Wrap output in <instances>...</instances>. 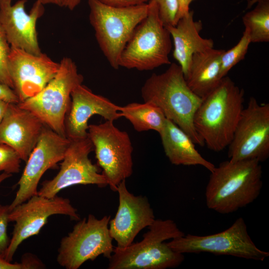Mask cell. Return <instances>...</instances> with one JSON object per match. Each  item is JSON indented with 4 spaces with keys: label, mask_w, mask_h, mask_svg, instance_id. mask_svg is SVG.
Returning a JSON list of instances; mask_svg holds the SVG:
<instances>
[{
    "label": "cell",
    "mask_w": 269,
    "mask_h": 269,
    "mask_svg": "<svg viewBox=\"0 0 269 269\" xmlns=\"http://www.w3.org/2000/svg\"><path fill=\"white\" fill-rule=\"evenodd\" d=\"M0 269H26V268L21 262L11 263L7 261L2 256H0Z\"/></svg>",
    "instance_id": "obj_33"
},
{
    "label": "cell",
    "mask_w": 269,
    "mask_h": 269,
    "mask_svg": "<svg viewBox=\"0 0 269 269\" xmlns=\"http://www.w3.org/2000/svg\"><path fill=\"white\" fill-rule=\"evenodd\" d=\"M262 178V165L257 160L221 162L211 172L206 188L207 207L226 214L247 206L259 196Z\"/></svg>",
    "instance_id": "obj_2"
},
{
    "label": "cell",
    "mask_w": 269,
    "mask_h": 269,
    "mask_svg": "<svg viewBox=\"0 0 269 269\" xmlns=\"http://www.w3.org/2000/svg\"><path fill=\"white\" fill-rule=\"evenodd\" d=\"M146 17L136 26L124 48L119 67L149 71L170 65L171 35L160 19L157 5L149 0Z\"/></svg>",
    "instance_id": "obj_6"
},
{
    "label": "cell",
    "mask_w": 269,
    "mask_h": 269,
    "mask_svg": "<svg viewBox=\"0 0 269 269\" xmlns=\"http://www.w3.org/2000/svg\"><path fill=\"white\" fill-rule=\"evenodd\" d=\"M59 66L45 53L35 55L10 46L8 71L19 102L41 91L56 75Z\"/></svg>",
    "instance_id": "obj_15"
},
{
    "label": "cell",
    "mask_w": 269,
    "mask_h": 269,
    "mask_svg": "<svg viewBox=\"0 0 269 269\" xmlns=\"http://www.w3.org/2000/svg\"><path fill=\"white\" fill-rule=\"evenodd\" d=\"M242 19L251 43L269 42V0H259Z\"/></svg>",
    "instance_id": "obj_24"
},
{
    "label": "cell",
    "mask_w": 269,
    "mask_h": 269,
    "mask_svg": "<svg viewBox=\"0 0 269 269\" xmlns=\"http://www.w3.org/2000/svg\"><path fill=\"white\" fill-rule=\"evenodd\" d=\"M71 140L47 126L44 127L37 143L29 156L22 174L18 181V190L9 207L17 205L37 194V187L43 174L61 161Z\"/></svg>",
    "instance_id": "obj_14"
},
{
    "label": "cell",
    "mask_w": 269,
    "mask_h": 269,
    "mask_svg": "<svg viewBox=\"0 0 269 269\" xmlns=\"http://www.w3.org/2000/svg\"><path fill=\"white\" fill-rule=\"evenodd\" d=\"M11 2L12 0H0V31L10 46L35 55L41 54L36 27L45 12L44 5L36 0L27 13V0H18L14 4Z\"/></svg>",
    "instance_id": "obj_16"
},
{
    "label": "cell",
    "mask_w": 269,
    "mask_h": 269,
    "mask_svg": "<svg viewBox=\"0 0 269 269\" xmlns=\"http://www.w3.org/2000/svg\"><path fill=\"white\" fill-rule=\"evenodd\" d=\"M178 3L179 10L177 15L178 20L185 13L189 11V5L194 0H177Z\"/></svg>",
    "instance_id": "obj_34"
},
{
    "label": "cell",
    "mask_w": 269,
    "mask_h": 269,
    "mask_svg": "<svg viewBox=\"0 0 269 269\" xmlns=\"http://www.w3.org/2000/svg\"><path fill=\"white\" fill-rule=\"evenodd\" d=\"M93 149L88 136L71 140L58 173L52 179L42 182L37 194L52 198L62 190L73 185L93 184L101 188L108 185L106 177L100 173L98 166L89 157Z\"/></svg>",
    "instance_id": "obj_13"
},
{
    "label": "cell",
    "mask_w": 269,
    "mask_h": 269,
    "mask_svg": "<svg viewBox=\"0 0 269 269\" xmlns=\"http://www.w3.org/2000/svg\"><path fill=\"white\" fill-rule=\"evenodd\" d=\"M12 176L11 174L6 173L5 172H2L0 173V185L5 180L10 177Z\"/></svg>",
    "instance_id": "obj_38"
},
{
    "label": "cell",
    "mask_w": 269,
    "mask_h": 269,
    "mask_svg": "<svg viewBox=\"0 0 269 269\" xmlns=\"http://www.w3.org/2000/svg\"><path fill=\"white\" fill-rule=\"evenodd\" d=\"M9 213V205L0 204V256L3 257L10 242L7 235Z\"/></svg>",
    "instance_id": "obj_29"
},
{
    "label": "cell",
    "mask_w": 269,
    "mask_h": 269,
    "mask_svg": "<svg viewBox=\"0 0 269 269\" xmlns=\"http://www.w3.org/2000/svg\"><path fill=\"white\" fill-rule=\"evenodd\" d=\"M80 1L81 0H64L63 6L72 10L79 5Z\"/></svg>",
    "instance_id": "obj_35"
},
{
    "label": "cell",
    "mask_w": 269,
    "mask_h": 269,
    "mask_svg": "<svg viewBox=\"0 0 269 269\" xmlns=\"http://www.w3.org/2000/svg\"><path fill=\"white\" fill-rule=\"evenodd\" d=\"M45 125L30 111L9 103L0 123V143L13 148L26 161Z\"/></svg>",
    "instance_id": "obj_19"
},
{
    "label": "cell",
    "mask_w": 269,
    "mask_h": 269,
    "mask_svg": "<svg viewBox=\"0 0 269 269\" xmlns=\"http://www.w3.org/2000/svg\"><path fill=\"white\" fill-rule=\"evenodd\" d=\"M71 98L64 123L66 136L71 140L88 137V120L93 116L100 115L113 122L122 117L120 106L82 84L73 90Z\"/></svg>",
    "instance_id": "obj_18"
},
{
    "label": "cell",
    "mask_w": 269,
    "mask_h": 269,
    "mask_svg": "<svg viewBox=\"0 0 269 269\" xmlns=\"http://www.w3.org/2000/svg\"><path fill=\"white\" fill-rule=\"evenodd\" d=\"M101 2L114 7H129L147 3L150 0H98Z\"/></svg>",
    "instance_id": "obj_32"
},
{
    "label": "cell",
    "mask_w": 269,
    "mask_h": 269,
    "mask_svg": "<svg viewBox=\"0 0 269 269\" xmlns=\"http://www.w3.org/2000/svg\"><path fill=\"white\" fill-rule=\"evenodd\" d=\"M119 206L115 217L109 222V232L117 247L133 243L138 233L155 220L153 209L146 196H135L128 190L126 180L118 185Z\"/></svg>",
    "instance_id": "obj_17"
},
{
    "label": "cell",
    "mask_w": 269,
    "mask_h": 269,
    "mask_svg": "<svg viewBox=\"0 0 269 269\" xmlns=\"http://www.w3.org/2000/svg\"><path fill=\"white\" fill-rule=\"evenodd\" d=\"M232 161L254 159L263 162L269 156V104L250 98L244 108L228 145Z\"/></svg>",
    "instance_id": "obj_12"
},
{
    "label": "cell",
    "mask_w": 269,
    "mask_h": 269,
    "mask_svg": "<svg viewBox=\"0 0 269 269\" xmlns=\"http://www.w3.org/2000/svg\"><path fill=\"white\" fill-rule=\"evenodd\" d=\"M21 158L10 146L0 143V172L17 173L20 170Z\"/></svg>",
    "instance_id": "obj_26"
},
{
    "label": "cell",
    "mask_w": 269,
    "mask_h": 269,
    "mask_svg": "<svg viewBox=\"0 0 269 269\" xmlns=\"http://www.w3.org/2000/svg\"><path fill=\"white\" fill-rule=\"evenodd\" d=\"M138 242L121 248L116 247L109 259V269H166L174 268L184 260L183 254L164 242L184 235L170 219H155Z\"/></svg>",
    "instance_id": "obj_4"
},
{
    "label": "cell",
    "mask_w": 269,
    "mask_h": 269,
    "mask_svg": "<svg viewBox=\"0 0 269 269\" xmlns=\"http://www.w3.org/2000/svg\"><path fill=\"white\" fill-rule=\"evenodd\" d=\"M88 136L102 174L110 188L116 192L120 182L133 173V147L129 134L116 127L114 122L106 121L89 125Z\"/></svg>",
    "instance_id": "obj_10"
},
{
    "label": "cell",
    "mask_w": 269,
    "mask_h": 269,
    "mask_svg": "<svg viewBox=\"0 0 269 269\" xmlns=\"http://www.w3.org/2000/svg\"><path fill=\"white\" fill-rule=\"evenodd\" d=\"M25 266L26 269H40L45 268L44 264L35 255L26 253L21 257L20 261Z\"/></svg>",
    "instance_id": "obj_30"
},
{
    "label": "cell",
    "mask_w": 269,
    "mask_h": 269,
    "mask_svg": "<svg viewBox=\"0 0 269 269\" xmlns=\"http://www.w3.org/2000/svg\"><path fill=\"white\" fill-rule=\"evenodd\" d=\"M157 7L159 17L165 26L176 24L179 6L177 0H150Z\"/></svg>",
    "instance_id": "obj_27"
},
{
    "label": "cell",
    "mask_w": 269,
    "mask_h": 269,
    "mask_svg": "<svg viewBox=\"0 0 269 269\" xmlns=\"http://www.w3.org/2000/svg\"><path fill=\"white\" fill-rule=\"evenodd\" d=\"M0 99L8 103L18 104V97L8 86L0 82Z\"/></svg>",
    "instance_id": "obj_31"
},
{
    "label": "cell",
    "mask_w": 269,
    "mask_h": 269,
    "mask_svg": "<svg viewBox=\"0 0 269 269\" xmlns=\"http://www.w3.org/2000/svg\"><path fill=\"white\" fill-rule=\"evenodd\" d=\"M159 134L165 155L172 164L200 165L210 172L215 168V165L196 149L190 137L172 121L166 119Z\"/></svg>",
    "instance_id": "obj_22"
},
{
    "label": "cell",
    "mask_w": 269,
    "mask_h": 269,
    "mask_svg": "<svg viewBox=\"0 0 269 269\" xmlns=\"http://www.w3.org/2000/svg\"><path fill=\"white\" fill-rule=\"evenodd\" d=\"M110 216L101 219L89 214L79 220L72 230L61 240L56 260L66 269H78L87 261L100 255L108 259L114 247L109 229Z\"/></svg>",
    "instance_id": "obj_8"
},
{
    "label": "cell",
    "mask_w": 269,
    "mask_h": 269,
    "mask_svg": "<svg viewBox=\"0 0 269 269\" xmlns=\"http://www.w3.org/2000/svg\"><path fill=\"white\" fill-rule=\"evenodd\" d=\"M120 112L138 132L153 130L159 134L166 120L161 109L149 102L131 103L120 106Z\"/></svg>",
    "instance_id": "obj_23"
},
{
    "label": "cell",
    "mask_w": 269,
    "mask_h": 269,
    "mask_svg": "<svg viewBox=\"0 0 269 269\" xmlns=\"http://www.w3.org/2000/svg\"><path fill=\"white\" fill-rule=\"evenodd\" d=\"M165 27L173 39V56L185 77L193 54L213 48L214 42L200 36L202 23L200 20H194L193 11L183 15L175 25Z\"/></svg>",
    "instance_id": "obj_20"
},
{
    "label": "cell",
    "mask_w": 269,
    "mask_h": 269,
    "mask_svg": "<svg viewBox=\"0 0 269 269\" xmlns=\"http://www.w3.org/2000/svg\"><path fill=\"white\" fill-rule=\"evenodd\" d=\"M251 43L249 34L245 30L236 45L227 51L224 50L221 57V78L226 76L234 66L244 59Z\"/></svg>",
    "instance_id": "obj_25"
},
{
    "label": "cell",
    "mask_w": 269,
    "mask_h": 269,
    "mask_svg": "<svg viewBox=\"0 0 269 269\" xmlns=\"http://www.w3.org/2000/svg\"><path fill=\"white\" fill-rule=\"evenodd\" d=\"M244 91L229 77L204 98L193 118L195 130L210 150L220 152L230 143L244 109Z\"/></svg>",
    "instance_id": "obj_1"
},
{
    "label": "cell",
    "mask_w": 269,
    "mask_h": 269,
    "mask_svg": "<svg viewBox=\"0 0 269 269\" xmlns=\"http://www.w3.org/2000/svg\"><path fill=\"white\" fill-rule=\"evenodd\" d=\"M259 0H248L247 3V8H251L255 3H256Z\"/></svg>",
    "instance_id": "obj_39"
},
{
    "label": "cell",
    "mask_w": 269,
    "mask_h": 269,
    "mask_svg": "<svg viewBox=\"0 0 269 269\" xmlns=\"http://www.w3.org/2000/svg\"><path fill=\"white\" fill-rule=\"evenodd\" d=\"M224 51L212 48L192 57L185 78L191 91L202 99L214 90L222 79L221 57Z\"/></svg>",
    "instance_id": "obj_21"
},
{
    "label": "cell",
    "mask_w": 269,
    "mask_h": 269,
    "mask_svg": "<svg viewBox=\"0 0 269 269\" xmlns=\"http://www.w3.org/2000/svg\"><path fill=\"white\" fill-rule=\"evenodd\" d=\"M77 211L69 199L57 195L46 198L36 194L17 205L9 214V221L15 224L3 258L11 262L19 246L28 238L38 234L49 217L63 215L79 221L80 217Z\"/></svg>",
    "instance_id": "obj_11"
},
{
    "label": "cell",
    "mask_w": 269,
    "mask_h": 269,
    "mask_svg": "<svg viewBox=\"0 0 269 269\" xmlns=\"http://www.w3.org/2000/svg\"><path fill=\"white\" fill-rule=\"evenodd\" d=\"M44 5L46 4H54L59 6H63L64 0H39Z\"/></svg>",
    "instance_id": "obj_37"
},
{
    "label": "cell",
    "mask_w": 269,
    "mask_h": 269,
    "mask_svg": "<svg viewBox=\"0 0 269 269\" xmlns=\"http://www.w3.org/2000/svg\"><path fill=\"white\" fill-rule=\"evenodd\" d=\"M89 20L99 46L115 69L121 54L136 26L146 17L148 4L114 7L98 0H88Z\"/></svg>",
    "instance_id": "obj_5"
},
{
    "label": "cell",
    "mask_w": 269,
    "mask_h": 269,
    "mask_svg": "<svg viewBox=\"0 0 269 269\" xmlns=\"http://www.w3.org/2000/svg\"><path fill=\"white\" fill-rule=\"evenodd\" d=\"M166 244L174 251L182 254L206 252L259 261H263L269 256L268 252L256 246L242 217L221 232L207 236L184 234L171 239Z\"/></svg>",
    "instance_id": "obj_9"
},
{
    "label": "cell",
    "mask_w": 269,
    "mask_h": 269,
    "mask_svg": "<svg viewBox=\"0 0 269 269\" xmlns=\"http://www.w3.org/2000/svg\"><path fill=\"white\" fill-rule=\"evenodd\" d=\"M141 95L144 102L159 108L166 118L184 131L195 144L205 145L193 124L202 99L190 89L178 64L171 63L164 72L153 73L142 86Z\"/></svg>",
    "instance_id": "obj_3"
},
{
    "label": "cell",
    "mask_w": 269,
    "mask_h": 269,
    "mask_svg": "<svg viewBox=\"0 0 269 269\" xmlns=\"http://www.w3.org/2000/svg\"><path fill=\"white\" fill-rule=\"evenodd\" d=\"M59 63L56 75L46 86L18 105L31 112L58 134L66 136L64 123L71 103V94L82 84L84 78L70 58L63 57Z\"/></svg>",
    "instance_id": "obj_7"
},
{
    "label": "cell",
    "mask_w": 269,
    "mask_h": 269,
    "mask_svg": "<svg viewBox=\"0 0 269 269\" xmlns=\"http://www.w3.org/2000/svg\"><path fill=\"white\" fill-rule=\"evenodd\" d=\"M9 103L0 99V123L3 118Z\"/></svg>",
    "instance_id": "obj_36"
},
{
    "label": "cell",
    "mask_w": 269,
    "mask_h": 269,
    "mask_svg": "<svg viewBox=\"0 0 269 269\" xmlns=\"http://www.w3.org/2000/svg\"><path fill=\"white\" fill-rule=\"evenodd\" d=\"M10 51V46L3 34L0 31V82L13 89V84L8 68Z\"/></svg>",
    "instance_id": "obj_28"
}]
</instances>
